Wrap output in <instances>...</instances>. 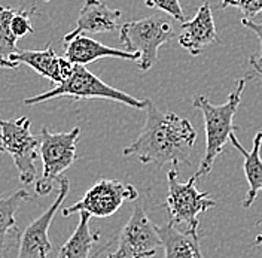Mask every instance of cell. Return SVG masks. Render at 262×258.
Segmentation results:
<instances>
[{
    "label": "cell",
    "instance_id": "cell-14",
    "mask_svg": "<svg viewBox=\"0 0 262 258\" xmlns=\"http://www.w3.org/2000/svg\"><path fill=\"white\" fill-rule=\"evenodd\" d=\"M122 12L119 9H111L101 0H85L79 15L76 19L75 30L66 34V37H73L79 33H106L115 32L119 24Z\"/></svg>",
    "mask_w": 262,
    "mask_h": 258
},
{
    "label": "cell",
    "instance_id": "cell-17",
    "mask_svg": "<svg viewBox=\"0 0 262 258\" xmlns=\"http://www.w3.org/2000/svg\"><path fill=\"white\" fill-rule=\"evenodd\" d=\"M79 223L70 239L60 248L57 258H97L101 252H104L111 242H107L101 249L96 251L91 255L93 246L100 237V231H91L90 228V220L91 216L85 212H79Z\"/></svg>",
    "mask_w": 262,
    "mask_h": 258
},
{
    "label": "cell",
    "instance_id": "cell-2",
    "mask_svg": "<svg viewBox=\"0 0 262 258\" xmlns=\"http://www.w3.org/2000/svg\"><path fill=\"white\" fill-rule=\"evenodd\" d=\"M250 78H242L237 82L235 90L229 94L228 100L222 105H213L204 96H196L192 102L194 108L201 111L204 118V129H206V151L203 160L198 166V170L194 176L198 179L206 176L212 172L214 160L229 141V134L234 133V116L240 106L242 96L245 91L246 82Z\"/></svg>",
    "mask_w": 262,
    "mask_h": 258
},
{
    "label": "cell",
    "instance_id": "cell-23",
    "mask_svg": "<svg viewBox=\"0 0 262 258\" xmlns=\"http://www.w3.org/2000/svg\"><path fill=\"white\" fill-rule=\"evenodd\" d=\"M242 24L247 27V29H250L253 33H256V36H258V39H259V45H261V52H259V57H258V65L262 66V23H255V21H252V19H247V18H243L242 19Z\"/></svg>",
    "mask_w": 262,
    "mask_h": 258
},
{
    "label": "cell",
    "instance_id": "cell-5",
    "mask_svg": "<svg viewBox=\"0 0 262 258\" xmlns=\"http://www.w3.org/2000/svg\"><path fill=\"white\" fill-rule=\"evenodd\" d=\"M174 37L171 24L161 16H147L137 21H128L119 26V42L124 51L137 52L136 62L142 72L150 70L158 62V49Z\"/></svg>",
    "mask_w": 262,
    "mask_h": 258
},
{
    "label": "cell",
    "instance_id": "cell-18",
    "mask_svg": "<svg viewBox=\"0 0 262 258\" xmlns=\"http://www.w3.org/2000/svg\"><path fill=\"white\" fill-rule=\"evenodd\" d=\"M30 195L26 190H16L8 197L0 199V258L3 257L6 251V242L9 237L18 233V223H16V210L19 205L29 200Z\"/></svg>",
    "mask_w": 262,
    "mask_h": 258
},
{
    "label": "cell",
    "instance_id": "cell-28",
    "mask_svg": "<svg viewBox=\"0 0 262 258\" xmlns=\"http://www.w3.org/2000/svg\"><path fill=\"white\" fill-rule=\"evenodd\" d=\"M204 2H206V0H204Z\"/></svg>",
    "mask_w": 262,
    "mask_h": 258
},
{
    "label": "cell",
    "instance_id": "cell-19",
    "mask_svg": "<svg viewBox=\"0 0 262 258\" xmlns=\"http://www.w3.org/2000/svg\"><path fill=\"white\" fill-rule=\"evenodd\" d=\"M15 8L0 6V69H16L12 57L19 51L16 47V37L11 30V18Z\"/></svg>",
    "mask_w": 262,
    "mask_h": 258
},
{
    "label": "cell",
    "instance_id": "cell-1",
    "mask_svg": "<svg viewBox=\"0 0 262 258\" xmlns=\"http://www.w3.org/2000/svg\"><path fill=\"white\" fill-rule=\"evenodd\" d=\"M146 121L137 139L122 149L124 155H134L143 164L163 167L170 163L178 167L180 163L189 164L196 131L192 124L173 112L160 111L147 98Z\"/></svg>",
    "mask_w": 262,
    "mask_h": 258
},
{
    "label": "cell",
    "instance_id": "cell-7",
    "mask_svg": "<svg viewBox=\"0 0 262 258\" xmlns=\"http://www.w3.org/2000/svg\"><path fill=\"white\" fill-rule=\"evenodd\" d=\"M29 116L18 120H0V154H9L18 169L19 181L26 185L33 184L37 176L36 160L39 154V137L30 131Z\"/></svg>",
    "mask_w": 262,
    "mask_h": 258
},
{
    "label": "cell",
    "instance_id": "cell-11",
    "mask_svg": "<svg viewBox=\"0 0 262 258\" xmlns=\"http://www.w3.org/2000/svg\"><path fill=\"white\" fill-rule=\"evenodd\" d=\"M12 62L18 67L19 65H27L32 67L36 73L47 78L55 85L66 81L72 70L73 63L67 60L66 57H58L51 44L47 45L45 49H19L15 55L12 57Z\"/></svg>",
    "mask_w": 262,
    "mask_h": 258
},
{
    "label": "cell",
    "instance_id": "cell-24",
    "mask_svg": "<svg viewBox=\"0 0 262 258\" xmlns=\"http://www.w3.org/2000/svg\"><path fill=\"white\" fill-rule=\"evenodd\" d=\"M250 66L255 69V72H258V75L261 76V80H262V66L261 65H258V62H256V57H250Z\"/></svg>",
    "mask_w": 262,
    "mask_h": 258
},
{
    "label": "cell",
    "instance_id": "cell-22",
    "mask_svg": "<svg viewBox=\"0 0 262 258\" xmlns=\"http://www.w3.org/2000/svg\"><path fill=\"white\" fill-rule=\"evenodd\" d=\"M229 6L238 8L247 19H252L253 16L262 12V0H234L229 3Z\"/></svg>",
    "mask_w": 262,
    "mask_h": 258
},
{
    "label": "cell",
    "instance_id": "cell-16",
    "mask_svg": "<svg viewBox=\"0 0 262 258\" xmlns=\"http://www.w3.org/2000/svg\"><path fill=\"white\" fill-rule=\"evenodd\" d=\"M229 142L238 149V152L245 158V175L249 184V191L243 202V208L249 209L258 193H262V158H261V148H262V131H258L253 139V146L250 151H246L245 146H242L237 136L232 133L229 134Z\"/></svg>",
    "mask_w": 262,
    "mask_h": 258
},
{
    "label": "cell",
    "instance_id": "cell-4",
    "mask_svg": "<svg viewBox=\"0 0 262 258\" xmlns=\"http://www.w3.org/2000/svg\"><path fill=\"white\" fill-rule=\"evenodd\" d=\"M81 129L52 133L43 127L39 137V154L43 163L42 176L37 179L34 191L37 195H48L54 190V184L76 160V146L79 142Z\"/></svg>",
    "mask_w": 262,
    "mask_h": 258
},
{
    "label": "cell",
    "instance_id": "cell-13",
    "mask_svg": "<svg viewBox=\"0 0 262 258\" xmlns=\"http://www.w3.org/2000/svg\"><path fill=\"white\" fill-rule=\"evenodd\" d=\"M63 44L66 45V58L70 60L73 65L86 66L94 63L100 58H121V60H131L137 62L140 54L128 52L124 49H116L106 47L104 44L98 42L96 39L86 36V33H79L73 37H63Z\"/></svg>",
    "mask_w": 262,
    "mask_h": 258
},
{
    "label": "cell",
    "instance_id": "cell-26",
    "mask_svg": "<svg viewBox=\"0 0 262 258\" xmlns=\"http://www.w3.org/2000/svg\"><path fill=\"white\" fill-rule=\"evenodd\" d=\"M231 2H234V0H222V6H224V8H227V6H229V3H231Z\"/></svg>",
    "mask_w": 262,
    "mask_h": 258
},
{
    "label": "cell",
    "instance_id": "cell-20",
    "mask_svg": "<svg viewBox=\"0 0 262 258\" xmlns=\"http://www.w3.org/2000/svg\"><path fill=\"white\" fill-rule=\"evenodd\" d=\"M34 14H36V8H32L29 11L27 9H21V11L16 9L14 12V15L11 18V30H12L16 39H23V37L34 33L32 24V15H34Z\"/></svg>",
    "mask_w": 262,
    "mask_h": 258
},
{
    "label": "cell",
    "instance_id": "cell-27",
    "mask_svg": "<svg viewBox=\"0 0 262 258\" xmlns=\"http://www.w3.org/2000/svg\"><path fill=\"white\" fill-rule=\"evenodd\" d=\"M45 2H51V0H45Z\"/></svg>",
    "mask_w": 262,
    "mask_h": 258
},
{
    "label": "cell",
    "instance_id": "cell-3",
    "mask_svg": "<svg viewBox=\"0 0 262 258\" xmlns=\"http://www.w3.org/2000/svg\"><path fill=\"white\" fill-rule=\"evenodd\" d=\"M58 97H72L76 100L104 98V100H112V102L122 103V105H125L128 108H134V109H146L147 105V98L146 100H139L134 96H130V94H127L118 88L111 87L109 84H106L98 76H96L93 72H90L86 69V66L81 65L73 66V70L66 81L55 85L52 90H49L47 93L26 98L24 105L34 106V105L48 102L52 98H58Z\"/></svg>",
    "mask_w": 262,
    "mask_h": 258
},
{
    "label": "cell",
    "instance_id": "cell-9",
    "mask_svg": "<svg viewBox=\"0 0 262 258\" xmlns=\"http://www.w3.org/2000/svg\"><path fill=\"white\" fill-rule=\"evenodd\" d=\"M163 248L157 226L149 220L145 209L136 203L128 223L124 226L118 248L107 258H152Z\"/></svg>",
    "mask_w": 262,
    "mask_h": 258
},
{
    "label": "cell",
    "instance_id": "cell-25",
    "mask_svg": "<svg viewBox=\"0 0 262 258\" xmlns=\"http://www.w3.org/2000/svg\"><path fill=\"white\" fill-rule=\"evenodd\" d=\"M255 245H262V233L259 234V236H256V239H255Z\"/></svg>",
    "mask_w": 262,
    "mask_h": 258
},
{
    "label": "cell",
    "instance_id": "cell-10",
    "mask_svg": "<svg viewBox=\"0 0 262 258\" xmlns=\"http://www.w3.org/2000/svg\"><path fill=\"white\" fill-rule=\"evenodd\" d=\"M57 184L60 190L54 203L42 215H39L33 223L26 227V230L19 236L16 258H48L49 252L52 251V243L48 237V230L57 210L60 209V206L63 205L67 194L70 191V182L66 176L58 177Z\"/></svg>",
    "mask_w": 262,
    "mask_h": 258
},
{
    "label": "cell",
    "instance_id": "cell-8",
    "mask_svg": "<svg viewBox=\"0 0 262 258\" xmlns=\"http://www.w3.org/2000/svg\"><path fill=\"white\" fill-rule=\"evenodd\" d=\"M137 195L139 193L134 185L116 179L103 177L83 194L79 202L61 209V213L66 218L73 215L75 212H85L91 218H106L116 213L124 205V202L136 200Z\"/></svg>",
    "mask_w": 262,
    "mask_h": 258
},
{
    "label": "cell",
    "instance_id": "cell-12",
    "mask_svg": "<svg viewBox=\"0 0 262 258\" xmlns=\"http://www.w3.org/2000/svg\"><path fill=\"white\" fill-rule=\"evenodd\" d=\"M179 44L191 55L201 54L203 49L212 44H221L216 33L212 8L207 0L201 5L191 21H183L180 24Z\"/></svg>",
    "mask_w": 262,
    "mask_h": 258
},
{
    "label": "cell",
    "instance_id": "cell-21",
    "mask_svg": "<svg viewBox=\"0 0 262 258\" xmlns=\"http://www.w3.org/2000/svg\"><path fill=\"white\" fill-rule=\"evenodd\" d=\"M145 3L149 8H157V9L163 11L167 15L179 21L180 24L185 21V14H183L179 0H145Z\"/></svg>",
    "mask_w": 262,
    "mask_h": 258
},
{
    "label": "cell",
    "instance_id": "cell-6",
    "mask_svg": "<svg viewBox=\"0 0 262 258\" xmlns=\"http://www.w3.org/2000/svg\"><path fill=\"white\" fill-rule=\"evenodd\" d=\"M168 195L164 206L168 210L170 223L178 226L185 224L186 230L198 231L200 215L216 206L209 193H201L195 188L196 177L192 175L188 182H180L178 167L171 166L167 173Z\"/></svg>",
    "mask_w": 262,
    "mask_h": 258
},
{
    "label": "cell",
    "instance_id": "cell-15",
    "mask_svg": "<svg viewBox=\"0 0 262 258\" xmlns=\"http://www.w3.org/2000/svg\"><path fill=\"white\" fill-rule=\"evenodd\" d=\"M165 258H204L200 248L198 231H180L171 223L157 227Z\"/></svg>",
    "mask_w": 262,
    "mask_h": 258
}]
</instances>
